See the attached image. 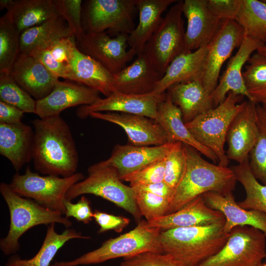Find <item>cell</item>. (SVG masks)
<instances>
[{
    "label": "cell",
    "instance_id": "cell-1",
    "mask_svg": "<svg viewBox=\"0 0 266 266\" xmlns=\"http://www.w3.org/2000/svg\"><path fill=\"white\" fill-rule=\"evenodd\" d=\"M32 160L41 174L67 177L77 169L79 157L70 127L60 115L33 120Z\"/></svg>",
    "mask_w": 266,
    "mask_h": 266
},
{
    "label": "cell",
    "instance_id": "cell-2",
    "mask_svg": "<svg viewBox=\"0 0 266 266\" xmlns=\"http://www.w3.org/2000/svg\"><path fill=\"white\" fill-rule=\"evenodd\" d=\"M187 162L185 173L175 188L167 214L180 209L196 198L209 192L223 195L233 192L236 179L231 167L210 163L194 148L185 145Z\"/></svg>",
    "mask_w": 266,
    "mask_h": 266
},
{
    "label": "cell",
    "instance_id": "cell-3",
    "mask_svg": "<svg viewBox=\"0 0 266 266\" xmlns=\"http://www.w3.org/2000/svg\"><path fill=\"white\" fill-rule=\"evenodd\" d=\"M225 222L162 231L160 239L163 252L187 266H198L226 243L230 233L224 230Z\"/></svg>",
    "mask_w": 266,
    "mask_h": 266
},
{
    "label": "cell",
    "instance_id": "cell-4",
    "mask_svg": "<svg viewBox=\"0 0 266 266\" xmlns=\"http://www.w3.org/2000/svg\"><path fill=\"white\" fill-rule=\"evenodd\" d=\"M0 192L10 214L7 234L0 240V249L6 256L13 255L20 250V238L34 226L53 223L62 224L66 228L72 226L68 218L41 206L32 199L18 195L7 183H0Z\"/></svg>",
    "mask_w": 266,
    "mask_h": 266
},
{
    "label": "cell",
    "instance_id": "cell-5",
    "mask_svg": "<svg viewBox=\"0 0 266 266\" xmlns=\"http://www.w3.org/2000/svg\"><path fill=\"white\" fill-rule=\"evenodd\" d=\"M162 230L150 227L141 220L132 230L104 241L98 248L74 260L56 262L57 266H78L97 264L111 259L132 256L144 252L164 253L160 242Z\"/></svg>",
    "mask_w": 266,
    "mask_h": 266
},
{
    "label": "cell",
    "instance_id": "cell-6",
    "mask_svg": "<svg viewBox=\"0 0 266 266\" xmlns=\"http://www.w3.org/2000/svg\"><path fill=\"white\" fill-rule=\"evenodd\" d=\"M243 96L230 92L217 106L200 115L185 125L195 139L217 156L218 164L228 167L230 160L224 150L229 128L233 119L243 108Z\"/></svg>",
    "mask_w": 266,
    "mask_h": 266
},
{
    "label": "cell",
    "instance_id": "cell-7",
    "mask_svg": "<svg viewBox=\"0 0 266 266\" xmlns=\"http://www.w3.org/2000/svg\"><path fill=\"white\" fill-rule=\"evenodd\" d=\"M88 173L86 178L70 188L66 200L71 201L79 196L92 194L123 208L133 215L137 223L141 220L142 216L135 201L134 191L122 182L114 167L95 164L88 168Z\"/></svg>",
    "mask_w": 266,
    "mask_h": 266
},
{
    "label": "cell",
    "instance_id": "cell-8",
    "mask_svg": "<svg viewBox=\"0 0 266 266\" xmlns=\"http://www.w3.org/2000/svg\"><path fill=\"white\" fill-rule=\"evenodd\" d=\"M84 175L76 172L67 177L40 175L29 166L23 174H15L9 184L18 195L32 199L41 206L65 215L64 201L67 192L75 183L83 180Z\"/></svg>",
    "mask_w": 266,
    "mask_h": 266
},
{
    "label": "cell",
    "instance_id": "cell-9",
    "mask_svg": "<svg viewBox=\"0 0 266 266\" xmlns=\"http://www.w3.org/2000/svg\"><path fill=\"white\" fill-rule=\"evenodd\" d=\"M137 0H87L82 4V25L85 33L130 34L135 29Z\"/></svg>",
    "mask_w": 266,
    "mask_h": 266
},
{
    "label": "cell",
    "instance_id": "cell-10",
    "mask_svg": "<svg viewBox=\"0 0 266 266\" xmlns=\"http://www.w3.org/2000/svg\"><path fill=\"white\" fill-rule=\"evenodd\" d=\"M183 1L178 0L170 8L144 48L162 77L173 60L185 52Z\"/></svg>",
    "mask_w": 266,
    "mask_h": 266
},
{
    "label": "cell",
    "instance_id": "cell-11",
    "mask_svg": "<svg viewBox=\"0 0 266 266\" xmlns=\"http://www.w3.org/2000/svg\"><path fill=\"white\" fill-rule=\"evenodd\" d=\"M266 257L265 233L252 227L238 226L223 248L198 266H262Z\"/></svg>",
    "mask_w": 266,
    "mask_h": 266
},
{
    "label": "cell",
    "instance_id": "cell-12",
    "mask_svg": "<svg viewBox=\"0 0 266 266\" xmlns=\"http://www.w3.org/2000/svg\"><path fill=\"white\" fill-rule=\"evenodd\" d=\"M129 34L123 33L112 37L106 32L84 33L76 39L77 49L102 65L113 74L124 67L136 56L127 50Z\"/></svg>",
    "mask_w": 266,
    "mask_h": 266
},
{
    "label": "cell",
    "instance_id": "cell-13",
    "mask_svg": "<svg viewBox=\"0 0 266 266\" xmlns=\"http://www.w3.org/2000/svg\"><path fill=\"white\" fill-rule=\"evenodd\" d=\"M244 37L243 28L236 20H222L220 27L207 46L201 83L211 94L218 83L223 64L233 50L239 47Z\"/></svg>",
    "mask_w": 266,
    "mask_h": 266
},
{
    "label": "cell",
    "instance_id": "cell-14",
    "mask_svg": "<svg viewBox=\"0 0 266 266\" xmlns=\"http://www.w3.org/2000/svg\"><path fill=\"white\" fill-rule=\"evenodd\" d=\"M166 96V93L160 94L153 91L144 94H133L115 91L93 104L80 106L76 110V115L85 119L93 112H116L141 115L156 120L159 104Z\"/></svg>",
    "mask_w": 266,
    "mask_h": 266
},
{
    "label": "cell",
    "instance_id": "cell-15",
    "mask_svg": "<svg viewBox=\"0 0 266 266\" xmlns=\"http://www.w3.org/2000/svg\"><path fill=\"white\" fill-rule=\"evenodd\" d=\"M258 134L256 104L246 100L243 108L233 119L227 132L228 159L238 164L248 161Z\"/></svg>",
    "mask_w": 266,
    "mask_h": 266
},
{
    "label": "cell",
    "instance_id": "cell-16",
    "mask_svg": "<svg viewBox=\"0 0 266 266\" xmlns=\"http://www.w3.org/2000/svg\"><path fill=\"white\" fill-rule=\"evenodd\" d=\"M182 12L187 21L185 52L208 46L219 30L222 20L210 12L207 0H185Z\"/></svg>",
    "mask_w": 266,
    "mask_h": 266
},
{
    "label": "cell",
    "instance_id": "cell-17",
    "mask_svg": "<svg viewBox=\"0 0 266 266\" xmlns=\"http://www.w3.org/2000/svg\"><path fill=\"white\" fill-rule=\"evenodd\" d=\"M89 117L120 126L127 134L129 141L135 146H158L169 143L161 126L155 120L145 116L116 112H102L92 113Z\"/></svg>",
    "mask_w": 266,
    "mask_h": 266
},
{
    "label": "cell",
    "instance_id": "cell-18",
    "mask_svg": "<svg viewBox=\"0 0 266 266\" xmlns=\"http://www.w3.org/2000/svg\"><path fill=\"white\" fill-rule=\"evenodd\" d=\"M99 93L78 83L59 80L47 97L36 100L35 114L44 118L71 107L91 105L101 98Z\"/></svg>",
    "mask_w": 266,
    "mask_h": 266
},
{
    "label": "cell",
    "instance_id": "cell-19",
    "mask_svg": "<svg viewBox=\"0 0 266 266\" xmlns=\"http://www.w3.org/2000/svg\"><path fill=\"white\" fill-rule=\"evenodd\" d=\"M9 74L36 100L47 97L60 80L37 59L22 53L19 55Z\"/></svg>",
    "mask_w": 266,
    "mask_h": 266
},
{
    "label": "cell",
    "instance_id": "cell-20",
    "mask_svg": "<svg viewBox=\"0 0 266 266\" xmlns=\"http://www.w3.org/2000/svg\"><path fill=\"white\" fill-rule=\"evenodd\" d=\"M264 45L263 43L244 36L236 54L229 60L219 82L211 94L214 107L222 103L228 93L246 97L251 101L242 77V69L253 53Z\"/></svg>",
    "mask_w": 266,
    "mask_h": 266
},
{
    "label": "cell",
    "instance_id": "cell-21",
    "mask_svg": "<svg viewBox=\"0 0 266 266\" xmlns=\"http://www.w3.org/2000/svg\"><path fill=\"white\" fill-rule=\"evenodd\" d=\"M174 143L151 147L116 145L108 159L97 164L114 167L121 178L164 159Z\"/></svg>",
    "mask_w": 266,
    "mask_h": 266
},
{
    "label": "cell",
    "instance_id": "cell-22",
    "mask_svg": "<svg viewBox=\"0 0 266 266\" xmlns=\"http://www.w3.org/2000/svg\"><path fill=\"white\" fill-rule=\"evenodd\" d=\"M202 196L209 207L224 215L225 233H230L236 227L250 226L260 230L266 235V214L241 207L235 201L233 192L223 195L209 192Z\"/></svg>",
    "mask_w": 266,
    "mask_h": 266
},
{
    "label": "cell",
    "instance_id": "cell-23",
    "mask_svg": "<svg viewBox=\"0 0 266 266\" xmlns=\"http://www.w3.org/2000/svg\"><path fill=\"white\" fill-rule=\"evenodd\" d=\"M33 139L34 130L29 125L0 123V154L16 172L32 160Z\"/></svg>",
    "mask_w": 266,
    "mask_h": 266
},
{
    "label": "cell",
    "instance_id": "cell-24",
    "mask_svg": "<svg viewBox=\"0 0 266 266\" xmlns=\"http://www.w3.org/2000/svg\"><path fill=\"white\" fill-rule=\"evenodd\" d=\"M162 77L149 59L144 53L137 55L129 66L114 74L115 91L126 94H144L154 91Z\"/></svg>",
    "mask_w": 266,
    "mask_h": 266
},
{
    "label": "cell",
    "instance_id": "cell-25",
    "mask_svg": "<svg viewBox=\"0 0 266 266\" xmlns=\"http://www.w3.org/2000/svg\"><path fill=\"white\" fill-rule=\"evenodd\" d=\"M224 220L223 213L209 207L201 195L178 211L147 222L150 227L165 231L177 228L208 225Z\"/></svg>",
    "mask_w": 266,
    "mask_h": 266
},
{
    "label": "cell",
    "instance_id": "cell-26",
    "mask_svg": "<svg viewBox=\"0 0 266 266\" xmlns=\"http://www.w3.org/2000/svg\"><path fill=\"white\" fill-rule=\"evenodd\" d=\"M207 53V46L194 51L184 52L177 56L157 82L153 92L164 94L176 83L192 81L201 82Z\"/></svg>",
    "mask_w": 266,
    "mask_h": 266
},
{
    "label": "cell",
    "instance_id": "cell-27",
    "mask_svg": "<svg viewBox=\"0 0 266 266\" xmlns=\"http://www.w3.org/2000/svg\"><path fill=\"white\" fill-rule=\"evenodd\" d=\"M66 79L73 81L103 94L110 96L115 89L114 74L77 48Z\"/></svg>",
    "mask_w": 266,
    "mask_h": 266
},
{
    "label": "cell",
    "instance_id": "cell-28",
    "mask_svg": "<svg viewBox=\"0 0 266 266\" xmlns=\"http://www.w3.org/2000/svg\"><path fill=\"white\" fill-rule=\"evenodd\" d=\"M155 121L165 131L169 143L180 142L190 146L214 163H218L216 155L192 135L183 121L180 109L173 103L167 93L166 99L159 104Z\"/></svg>",
    "mask_w": 266,
    "mask_h": 266
},
{
    "label": "cell",
    "instance_id": "cell-29",
    "mask_svg": "<svg viewBox=\"0 0 266 266\" xmlns=\"http://www.w3.org/2000/svg\"><path fill=\"white\" fill-rule=\"evenodd\" d=\"M176 0H137L138 23L128 36V44L137 55L143 53L148 40L162 22L163 13Z\"/></svg>",
    "mask_w": 266,
    "mask_h": 266
},
{
    "label": "cell",
    "instance_id": "cell-30",
    "mask_svg": "<svg viewBox=\"0 0 266 266\" xmlns=\"http://www.w3.org/2000/svg\"><path fill=\"white\" fill-rule=\"evenodd\" d=\"M167 90L172 101L180 109L185 123L214 108L211 94L200 81L176 83Z\"/></svg>",
    "mask_w": 266,
    "mask_h": 266
},
{
    "label": "cell",
    "instance_id": "cell-31",
    "mask_svg": "<svg viewBox=\"0 0 266 266\" xmlns=\"http://www.w3.org/2000/svg\"><path fill=\"white\" fill-rule=\"evenodd\" d=\"M72 35L74 34L66 20L58 14L21 33L20 53L31 55L43 49L58 39Z\"/></svg>",
    "mask_w": 266,
    "mask_h": 266
},
{
    "label": "cell",
    "instance_id": "cell-32",
    "mask_svg": "<svg viewBox=\"0 0 266 266\" xmlns=\"http://www.w3.org/2000/svg\"><path fill=\"white\" fill-rule=\"evenodd\" d=\"M75 238L89 239L73 229L66 228L62 233L55 230V224L48 227L46 233L40 249L30 259H21L18 255H12L5 266H50L54 257L66 242Z\"/></svg>",
    "mask_w": 266,
    "mask_h": 266
},
{
    "label": "cell",
    "instance_id": "cell-33",
    "mask_svg": "<svg viewBox=\"0 0 266 266\" xmlns=\"http://www.w3.org/2000/svg\"><path fill=\"white\" fill-rule=\"evenodd\" d=\"M77 49L74 35L58 39L43 49L31 55L58 77L66 79Z\"/></svg>",
    "mask_w": 266,
    "mask_h": 266
},
{
    "label": "cell",
    "instance_id": "cell-34",
    "mask_svg": "<svg viewBox=\"0 0 266 266\" xmlns=\"http://www.w3.org/2000/svg\"><path fill=\"white\" fill-rule=\"evenodd\" d=\"M8 12L20 34L59 14L53 0H15Z\"/></svg>",
    "mask_w": 266,
    "mask_h": 266
},
{
    "label": "cell",
    "instance_id": "cell-35",
    "mask_svg": "<svg viewBox=\"0 0 266 266\" xmlns=\"http://www.w3.org/2000/svg\"><path fill=\"white\" fill-rule=\"evenodd\" d=\"M236 21L244 36L266 44V3L263 0H241Z\"/></svg>",
    "mask_w": 266,
    "mask_h": 266
},
{
    "label": "cell",
    "instance_id": "cell-36",
    "mask_svg": "<svg viewBox=\"0 0 266 266\" xmlns=\"http://www.w3.org/2000/svg\"><path fill=\"white\" fill-rule=\"evenodd\" d=\"M237 181L243 186L246 197L238 202L247 210H257L266 214V185L260 183L252 174L249 161L231 166Z\"/></svg>",
    "mask_w": 266,
    "mask_h": 266
},
{
    "label": "cell",
    "instance_id": "cell-37",
    "mask_svg": "<svg viewBox=\"0 0 266 266\" xmlns=\"http://www.w3.org/2000/svg\"><path fill=\"white\" fill-rule=\"evenodd\" d=\"M20 33L10 12L0 18V73L9 74L20 53Z\"/></svg>",
    "mask_w": 266,
    "mask_h": 266
},
{
    "label": "cell",
    "instance_id": "cell-38",
    "mask_svg": "<svg viewBox=\"0 0 266 266\" xmlns=\"http://www.w3.org/2000/svg\"><path fill=\"white\" fill-rule=\"evenodd\" d=\"M244 68L242 77L251 101L261 104L266 99V56L253 53Z\"/></svg>",
    "mask_w": 266,
    "mask_h": 266
},
{
    "label": "cell",
    "instance_id": "cell-39",
    "mask_svg": "<svg viewBox=\"0 0 266 266\" xmlns=\"http://www.w3.org/2000/svg\"><path fill=\"white\" fill-rule=\"evenodd\" d=\"M256 113L259 134L249 154V165L254 177L266 185V110L257 104Z\"/></svg>",
    "mask_w": 266,
    "mask_h": 266
},
{
    "label": "cell",
    "instance_id": "cell-40",
    "mask_svg": "<svg viewBox=\"0 0 266 266\" xmlns=\"http://www.w3.org/2000/svg\"><path fill=\"white\" fill-rule=\"evenodd\" d=\"M0 100L25 113H35L36 100L18 85L9 74L0 73Z\"/></svg>",
    "mask_w": 266,
    "mask_h": 266
},
{
    "label": "cell",
    "instance_id": "cell-41",
    "mask_svg": "<svg viewBox=\"0 0 266 266\" xmlns=\"http://www.w3.org/2000/svg\"><path fill=\"white\" fill-rule=\"evenodd\" d=\"M187 156L185 145L175 142L165 158V170L164 181L174 189L185 173Z\"/></svg>",
    "mask_w": 266,
    "mask_h": 266
},
{
    "label": "cell",
    "instance_id": "cell-42",
    "mask_svg": "<svg viewBox=\"0 0 266 266\" xmlns=\"http://www.w3.org/2000/svg\"><path fill=\"white\" fill-rule=\"evenodd\" d=\"M135 193L137 206L147 222L167 214L170 204L168 199L147 192Z\"/></svg>",
    "mask_w": 266,
    "mask_h": 266
},
{
    "label": "cell",
    "instance_id": "cell-43",
    "mask_svg": "<svg viewBox=\"0 0 266 266\" xmlns=\"http://www.w3.org/2000/svg\"><path fill=\"white\" fill-rule=\"evenodd\" d=\"M59 15L66 20L76 39L85 32L82 25L83 1L81 0H53Z\"/></svg>",
    "mask_w": 266,
    "mask_h": 266
},
{
    "label": "cell",
    "instance_id": "cell-44",
    "mask_svg": "<svg viewBox=\"0 0 266 266\" xmlns=\"http://www.w3.org/2000/svg\"><path fill=\"white\" fill-rule=\"evenodd\" d=\"M120 266H187L166 253L144 252L123 258Z\"/></svg>",
    "mask_w": 266,
    "mask_h": 266
},
{
    "label": "cell",
    "instance_id": "cell-45",
    "mask_svg": "<svg viewBox=\"0 0 266 266\" xmlns=\"http://www.w3.org/2000/svg\"><path fill=\"white\" fill-rule=\"evenodd\" d=\"M165 170L164 158L152 163L138 171L124 176L120 179L129 182L130 186L158 183L164 181Z\"/></svg>",
    "mask_w": 266,
    "mask_h": 266
},
{
    "label": "cell",
    "instance_id": "cell-46",
    "mask_svg": "<svg viewBox=\"0 0 266 266\" xmlns=\"http://www.w3.org/2000/svg\"><path fill=\"white\" fill-rule=\"evenodd\" d=\"M90 200L85 196H82L76 203L65 200V217H73L77 221L84 224H89L93 220L94 212L92 211Z\"/></svg>",
    "mask_w": 266,
    "mask_h": 266
},
{
    "label": "cell",
    "instance_id": "cell-47",
    "mask_svg": "<svg viewBox=\"0 0 266 266\" xmlns=\"http://www.w3.org/2000/svg\"><path fill=\"white\" fill-rule=\"evenodd\" d=\"M241 0H207L210 12L221 20H236Z\"/></svg>",
    "mask_w": 266,
    "mask_h": 266
},
{
    "label": "cell",
    "instance_id": "cell-48",
    "mask_svg": "<svg viewBox=\"0 0 266 266\" xmlns=\"http://www.w3.org/2000/svg\"><path fill=\"white\" fill-rule=\"evenodd\" d=\"M93 218L100 227L99 233H103L110 230L121 233L130 222V220L128 218L99 210L94 212Z\"/></svg>",
    "mask_w": 266,
    "mask_h": 266
},
{
    "label": "cell",
    "instance_id": "cell-49",
    "mask_svg": "<svg viewBox=\"0 0 266 266\" xmlns=\"http://www.w3.org/2000/svg\"><path fill=\"white\" fill-rule=\"evenodd\" d=\"M130 186L135 192H149L167 199L170 202L175 192V189L168 185L164 181L149 184H135Z\"/></svg>",
    "mask_w": 266,
    "mask_h": 266
},
{
    "label": "cell",
    "instance_id": "cell-50",
    "mask_svg": "<svg viewBox=\"0 0 266 266\" xmlns=\"http://www.w3.org/2000/svg\"><path fill=\"white\" fill-rule=\"evenodd\" d=\"M24 113L17 107L0 100V123L13 124L21 122Z\"/></svg>",
    "mask_w": 266,
    "mask_h": 266
},
{
    "label": "cell",
    "instance_id": "cell-51",
    "mask_svg": "<svg viewBox=\"0 0 266 266\" xmlns=\"http://www.w3.org/2000/svg\"><path fill=\"white\" fill-rule=\"evenodd\" d=\"M15 0H0V9H6L7 11H10L14 4Z\"/></svg>",
    "mask_w": 266,
    "mask_h": 266
},
{
    "label": "cell",
    "instance_id": "cell-52",
    "mask_svg": "<svg viewBox=\"0 0 266 266\" xmlns=\"http://www.w3.org/2000/svg\"><path fill=\"white\" fill-rule=\"evenodd\" d=\"M258 53L266 56V44L262 46L257 51Z\"/></svg>",
    "mask_w": 266,
    "mask_h": 266
},
{
    "label": "cell",
    "instance_id": "cell-53",
    "mask_svg": "<svg viewBox=\"0 0 266 266\" xmlns=\"http://www.w3.org/2000/svg\"><path fill=\"white\" fill-rule=\"evenodd\" d=\"M261 105L265 108L266 110V99L264 100L261 103Z\"/></svg>",
    "mask_w": 266,
    "mask_h": 266
},
{
    "label": "cell",
    "instance_id": "cell-54",
    "mask_svg": "<svg viewBox=\"0 0 266 266\" xmlns=\"http://www.w3.org/2000/svg\"><path fill=\"white\" fill-rule=\"evenodd\" d=\"M262 266H266V263H263Z\"/></svg>",
    "mask_w": 266,
    "mask_h": 266
},
{
    "label": "cell",
    "instance_id": "cell-55",
    "mask_svg": "<svg viewBox=\"0 0 266 266\" xmlns=\"http://www.w3.org/2000/svg\"><path fill=\"white\" fill-rule=\"evenodd\" d=\"M50 266H57L53 264H52V265L51 264V265H50Z\"/></svg>",
    "mask_w": 266,
    "mask_h": 266
},
{
    "label": "cell",
    "instance_id": "cell-56",
    "mask_svg": "<svg viewBox=\"0 0 266 266\" xmlns=\"http://www.w3.org/2000/svg\"><path fill=\"white\" fill-rule=\"evenodd\" d=\"M263 0L266 3V0Z\"/></svg>",
    "mask_w": 266,
    "mask_h": 266
}]
</instances>
